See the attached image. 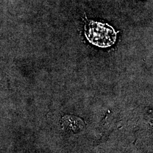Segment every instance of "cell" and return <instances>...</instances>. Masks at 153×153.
<instances>
[{
	"instance_id": "cell-1",
	"label": "cell",
	"mask_w": 153,
	"mask_h": 153,
	"mask_svg": "<svg viewBox=\"0 0 153 153\" xmlns=\"http://www.w3.org/2000/svg\"><path fill=\"white\" fill-rule=\"evenodd\" d=\"M86 33L93 44L100 47H108L114 44L116 34L114 29L108 25L99 22H87Z\"/></svg>"
},
{
	"instance_id": "cell-2",
	"label": "cell",
	"mask_w": 153,
	"mask_h": 153,
	"mask_svg": "<svg viewBox=\"0 0 153 153\" xmlns=\"http://www.w3.org/2000/svg\"><path fill=\"white\" fill-rule=\"evenodd\" d=\"M61 126L64 130L76 133L84 128V123L79 117L71 115H66L62 118Z\"/></svg>"
}]
</instances>
